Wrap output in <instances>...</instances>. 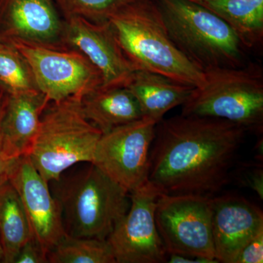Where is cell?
<instances>
[{"instance_id": "cell-1", "label": "cell", "mask_w": 263, "mask_h": 263, "mask_svg": "<svg viewBox=\"0 0 263 263\" xmlns=\"http://www.w3.org/2000/svg\"><path fill=\"white\" fill-rule=\"evenodd\" d=\"M247 132L218 118L162 119L151 146L148 182L162 194L212 197L229 183Z\"/></svg>"}, {"instance_id": "cell-2", "label": "cell", "mask_w": 263, "mask_h": 263, "mask_svg": "<svg viewBox=\"0 0 263 263\" xmlns=\"http://www.w3.org/2000/svg\"><path fill=\"white\" fill-rule=\"evenodd\" d=\"M49 183L71 236L107 240L130 206L129 193L91 162Z\"/></svg>"}, {"instance_id": "cell-3", "label": "cell", "mask_w": 263, "mask_h": 263, "mask_svg": "<svg viewBox=\"0 0 263 263\" xmlns=\"http://www.w3.org/2000/svg\"><path fill=\"white\" fill-rule=\"evenodd\" d=\"M118 42L137 70L166 76L199 87L205 73L194 65L169 37L153 0H143L108 19Z\"/></svg>"}, {"instance_id": "cell-4", "label": "cell", "mask_w": 263, "mask_h": 263, "mask_svg": "<svg viewBox=\"0 0 263 263\" xmlns=\"http://www.w3.org/2000/svg\"><path fill=\"white\" fill-rule=\"evenodd\" d=\"M166 31L181 53L202 71L248 62L241 40L224 21L190 0H155Z\"/></svg>"}, {"instance_id": "cell-5", "label": "cell", "mask_w": 263, "mask_h": 263, "mask_svg": "<svg viewBox=\"0 0 263 263\" xmlns=\"http://www.w3.org/2000/svg\"><path fill=\"white\" fill-rule=\"evenodd\" d=\"M48 104L27 155L49 183L76 164L92 162L103 133L85 117L81 98H67L49 106Z\"/></svg>"}, {"instance_id": "cell-6", "label": "cell", "mask_w": 263, "mask_h": 263, "mask_svg": "<svg viewBox=\"0 0 263 263\" xmlns=\"http://www.w3.org/2000/svg\"><path fill=\"white\" fill-rule=\"evenodd\" d=\"M205 82L195 88L182 105L181 114L218 118L247 132L263 130V70L248 62L240 67L204 71Z\"/></svg>"}, {"instance_id": "cell-7", "label": "cell", "mask_w": 263, "mask_h": 263, "mask_svg": "<svg viewBox=\"0 0 263 263\" xmlns=\"http://www.w3.org/2000/svg\"><path fill=\"white\" fill-rule=\"evenodd\" d=\"M9 43L24 59L38 91L49 103L81 99L102 86L101 74L79 51H60L15 37H10Z\"/></svg>"}, {"instance_id": "cell-8", "label": "cell", "mask_w": 263, "mask_h": 263, "mask_svg": "<svg viewBox=\"0 0 263 263\" xmlns=\"http://www.w3.org/2000/svg\"><path fill=\"white\" fill-rule=\"evenodd\" d=\"M212 214V197L161 194L156 205L155 221L167 254L217 261Z\"/></svg>"}, {"instance_id": "cell-9", "label": "cell", "mask_w": 263, "mask_h": 263, "mask_svg": "<svg viewBox=\"0 0 263 263\" xmlns=\"http://www.w3.org/2000/svg\"><path fill=\"white\" fill-rule=\"evenodd\" d=\"M157 123L143 117L104 133L91 163L130 194L148 181Z\"/></svg>"}, {"instance_id": "cell-10", "label": "cell", "mask_w": 263, "mask_h": 263, "mask_svg": "<svg viewBox=\"0 0 263 263\" xmlns=\"http://www.w3.org/2000/svg\"><path fill=\"white\" fill-rule=\"evenodd\" d=\"M160 191L148 181L129 194L130 206L107 240L117 263L167 262V254L155 221Z\"/></svg>"}, {"instance_id": "cell-11", "label": "cell", "mask_w": 263, "mask_h": 263, "mask_svg": "<svg viewBox=\"0 0 263 263\" xmlns=\"http://www.w3.org/2000/svg\"><path fill=\"white\" fill-rule=\"evenodd\" d=\"M8 181L22 202L33 238L46 254L66 233L61 209L47 182L33 165L27 155L13 162Z\"/></svg>"}, {"instance_id": "cell-12", "label": "cell", "mask_w": 263, "mask_h": 263, "mask_svg": "<svg viewBox=\"0 0 263 263\" xmlns=\"http://www.w3.org/2000/svg\"><path fill=\"white\" fill-rule=\"evenodd\" d=\"M63 35L100 72V87L125 86L137 70L124 54L108 21L97 23L82 17L69 16Z\"/></svg>"}, {"instance_id": "cell-13", "label": "cell", "mask_w": 263, "mask_h": 263, "mask_svg": "<svg viewBox=\"0 0 263 263\" xmlns=\"http://www.w3.org/2000/svg\"><path fill=\"white\" fill-rule=\"evenodd\" d=\"M212 236L218 262L233 263L238 252L263 231V213L245 197H212Z\"/></svg>"}, {"instance_id": "cell-14", "label": "cell", "mask_w": 263, "mask_h": 263, "mask_svg": "<svg viewBox=\"0 0 263 263\" xmlns=\"http://www.w3.org/2000/svg\"><path fill=\"white\" fill-rule=\"evenodd\" d=\"M48 103L40 91L7 94L0 121V143L8 158L15 160L28 154Z\"/></svg>"}, {"instance_id": "cell-15", "label": "cell", "mask_w": 263, "mask_h": 263, "mask_svg": "<svg viewBox=\"0 0 263 263\" xmlns=\"http://www.w3.org/2000/svg\"><path fill=\"white\" fill-rule=\"evenodd\" d=\"M124 87L136 98L143 117L157 123L171 109L182 105L195 88L145 70H136Z\"/></svg>"}, {"instance_id": "cell-16", "label": "cell", "mask_w": 263, "mask_h": 263, "mask_svg": "<svg viewBox=\"0 0 263 263\" xmlns=\"http://www.w3.org/2000/svg\"><path fill=\"white\" fill-rule=\"evenodd\" d=\"M7 24L10 37L48 46L63 35L65 27L50 0H12Z\"/></svg>"}, {"instance_id": "cell-17", "label": "cell", "mask_w": 263, "mask_h": 263, "mask_svg": "<svg viewBox=\"0 0 263 263\" xmlns=\"http://www.w3.org/2000/svg\"><path fill=\"white\" fill-rule=\"evenodd\" d=\"M81 107L85 117L103 134L143 118L136 98L124 86L95 89L81 99Z\"/></svg>"}, {"instance_id": "cell-18", "label": "cell", "mask_w": 263, "mask_h": 263, "mask_svg": "<svg viewBox=\"0 0 263 263\" xmlns=\"http://www.w3.org/2000/svg\"><path fill=\"white\" fill-rule=\"evenodd\" d=\"M210 10L231 27L247 49L263 43V0H190Z\"/></svg>"}, {"instance_id": "cell-19", "label": "cell", "mask_w": 263, "mask_h": 263, "mask_svg": "<svg viewBox=\"0 0 263 263\" xmlns=\"http://www.w3.org/2000/svg\"><path fill=\"white\" fill-rule=\"evenodd\" d=\"M32 231L16 190L9 181L0 186V242L3 263H15L20 249L31 238Z\"/></svg>"}, {"instance_id": "cell-20", "label": "cell", "mask_w": 263, "mask_h": 263, "mask_svg": "<svg viewBox=\"0 0 263 263\" xmlns=\"http://www.w3.org/2000/svg\"><path fill=\"white\" fill-rule=\"evenodd\" d=\"M48 263H117L108 240L66 234L48 252Z\"/></svg>"}, {"instance_id": "cell-21", "label": "cell", "mask_w": 263, "mask_h": 263, "mask_svg": "<svg viewBox=\"0 0 263 263\" xmlns=\"http://www.w3.org/2000/svg\"><path fill=\"white\" fill-rule=\"evenodd\" d=\"M0 87L10 95L39 91L24 59L3 43L0 46Z\"/></svg>"}, {"instance_id": "cell-22", "label": "cell", "mask_w": 263, "mask_h": 263, "mask_svg": "<svg viewBox=\"0 0 263 263\" xmlns=\"http://www.w3.org/2000/svg\"><path fill=\"white\" fill-rule=\"evenodd\" d=\"M143 0H62L70 16L82 17L91 22H108L116 13Z\"/></svg>"}, {"instance_id": "cell-23", "label": "cell", "mask_w": 263, "mask_h": 263, "mask_svg": "<svg viewBox=\"0 0 263 263\" xmlns=\"http://www.w3.org/2000/svg\"><path fill=\"white\" fill-rule=\"evenodd\" d=\"M235 180L238 185L251 189L263 200V169L260 163H242L236 170Z\"/></svg>"}, {"instance_id": "cell-24", "label": "cell", "mask_w": 263, "mask_h": 263, "mask_svg": "<svg viewBox=\"0 0 263 263\" xmlns=\"http://www.w3.org/2000/svg\"><path fill=\"white\" fill-rule=\"evenodd\" d=\"M263 262V231L247 243L238 252L233 263Z\"/></svg>"}, {"instance_id": "cell-25", "label": "cell", "mask_w": 263, "mask_h": 263, "mask_svg": "<svg viewBox=\"0 0 263 263\" xmlns=\"http://www.w3.org/2000/svg\"><path fill=\"white\" fill-rule=\"evenodd\" d=\"M15 263H48L47 254L32 237L19 251Z\"/></svg>"}, {"instance_id": "cell-26", "label": "cell", "mask_w": 263, "mask_h": 263, "mask_svg": "<svg viewBox=\"0 0 263 263\" xmlns=\"http://www.w3.org/2000/svg\"><path fill=\"white\" fill-rule=\"evenodd\" d=\"M15 160H11L5 155L0 143V186L8 181L10 168Z\"/></svg>"}, {"instance_id": "cell-27", "label": "cell", "mask_w": 263, "mask_h": 263, "mask_svg": "<svg viewBox=\"0 0 263 263\" xmlns=\"http://www.w3.org/2000/svg\"><path fill=\"white\" fill-rule=\"evenodd\" d=\"M167 262L168 263H216V260L199 258V257H188L178 254H169Z\"/></svg>"}, {"instance_id": "cell-28", "label": "cell", "mask_w": 263, "mask_h": 263, "mask_svg": "<svg viewBox=\"0 0 263 263\" xmlns=\"http://www.w3.org/2000/svg\"><path fill=\"white\" fill-rule=\"evenodd\" d=\"M7 94L3 92L0 95V121H1L2 116H3V110H4L5 103H6Z\"/></svg>"}, {"instance_id": "cell-29", "label": "cell", "mask_w": 263, "mask_h": 263, "mask_svg": "<svg viewBox=\"0 0 263 263\" xmlns=\"http://www.w3.org/2000/svg\"><path fill=\"white\" fill-rule=\"evenodd\" d=\"M3 260H4V253H3V247L0 242V262L3 263Z\"/></svg>"}, {"instance_id": "cell-30", "label": "cell", "mask_w": 263, "mask_h": 263, "mask_svg": "<svg viewBox=\"0 0 263 263\" xmlns=\"http://www.w3.org/2000/svg\"><path fill=\"white\" fill-rule=\"evenodd\" d=\"M4 92V91H3V89H2V88L0 87V95H1L2 94H3V93Z\"/></svg>"}, {"instance_id": "cell-31", "label": "cell", "mask_w": 263, "mask_h": 263, "mask_svg": "<svg viewBox=\"0 0 263 263\" xmlns=\"http://www.w3.org/2000/svg\"><path fill=\"white\" fill-rule=\"evenodd\" d=\"M2 44H3V43H0V46H1Z\"/></svg>"}]
</instances>
